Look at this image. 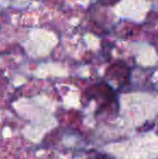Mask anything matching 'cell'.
Wrapping results in <instances>:
<instances>
[]
</instances>
